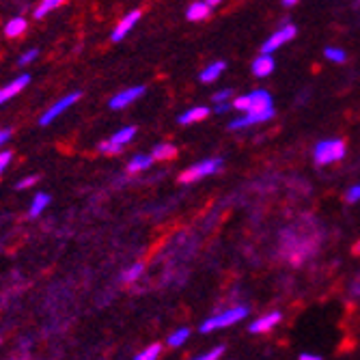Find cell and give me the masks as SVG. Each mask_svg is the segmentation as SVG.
<instances>
[{"label":"cell","mask_w":360,"mask_h":360,"mask_svg":"<svg viewBox=\"0 0 360 360\" xmlns=\"http://www.w3.org/2000/svg\"><path fill=\"white\" fill-rule=\"evenodd\" d=\"M348 147L341 138H328V141H319L313 149V160L317 166H326L332 162H338L345 155Z\"/></svg>","instance_id":"obj_1"},{"label":"cell","mask_w":360,"mask_h":360,"mask_svg":"<svg viewBox=\"0 0 360 360\" xmlns=\"http://www.w3.org/2000/svg\"><path fill=\"white\" fill-rule=\"evenodd\" d=\"M246 315H248V307H233V309H227L223 313H216L214 317L205 319V322L201 324V332H214L220 328L233 326L237 322H242Z\"/></svg>","instance_id":"obj_2"},{"label":"cell","mask_w":360,"mask_h":360,"mask_svg":"<svg viewBox=\"0 0 360 360\" xmlns=\"http://www.w3.org/2000/svg\"><path fill=\"white\" fill-rule=\"evenodd\" d=\"M220 169H223V157H207L203 162H196L190 169H186L182 175H179V182L182 184H194L198 179L216 175Z\"/></svg>","instance_id":"obj_3"},{"label":"cell","mask_w":360,"mask_h":360,"mask_svg":"<svg viewBox=\"0 0 360 360\" xmlns=\"http://www.w3.org/2000/svg\"><path fill=\"white\" fill-rule=\"evenodd\" d=\"M233 108L242 110V112L272 108V95L268 91H252L248 95H239V97L233 99Z\"/></svg>","instance_id":"obj_4"},{"label":"cell","mask_w":360,"mask_h":360,"mask_svg":"<svg viewBox=\"0 0 360 360\" xmlns=\"http://www.w3.org/2000/svg\"><path fill=\"white\" fill-rule=\"evenodd\" d=\"M295 33H298V28H295L293 24H285V26H281V28L274 31V33L266 39L264 46H262V52L274 54L278 48H283L287 42H291V39L295 37Z\"/></svg>","instance_id":"obj_5"},{"label":"cell","mask_w":360,"mask_h":360,"mask_svg":"<svg viewBox=\"0 0 360 360\" xmlns=\"http://www.w3.org/2000/svg\"><path fill=\"white\" fill-rule=\"evenodd\" d=\"M274 117V106L272 108H266V110H252V112H246L242 119H233L229 123V130L235 132V130H244V128H250V126H259V123H266Z\"/></svg>","instance_id":"obj_6"},{"label":"cell","mask_w":360,"mask_h":360,"mask_svg":"<svg viewBox=\"0 0 360 360\" xmlns=\"http://www.w3.org/2000/svg\"><path fill=\"white\" fill-rule=\"evenodd\" d=\"M78 99H80V93H69V95L61 97L54 106H50V108L42 114V119H39V126H50L58 114H63L67 108H71V106L78 102Z\"/></svg>","instance_id":"obj_7"},{"label":"cell","mask_w":360,"mask_h":360,"mask_svg":"<svg viewBox=\"0 0 360 360\" xmlns=\"http://www.w3.org/2000/svg\"><path fill=\"white\" fill-rule=\"evenodd\" d=\"M145 95V87H130L121 93H117L112 99H110V108L112 110H121L126 106H130L132 102H136V99H141Z\"/></svg>","instance_id":"obj_8"},{"label":"cell","mask_w":360,"mask_h":360,"mask_svg":"<svg viewBox=\"0 0 360 360\" xmlns=\"http://www.w3.org/2000/svg\"><path fill=\"white\" fill-rule=\"evenodd\" d=\"M31 83V76L28 74H22V76H17L15 80H11L9 85H5L3 89H0V106L7 104L11 97H15L17 93H22Z\"/></svg>","instance_id":"obj_9"},{"label":"cell","mask_w":360,"mask_h":360,"mask_svg":"<svg viewBox=\"0 0 360 360\" xmlns=\"http://www.w3.org/2000/svg\"><path fill=\"white\" fill-rule=\"evenodd\" d=\"M138 19H141V11H130L123 19H119V24L114 26V31H112V42H121L123 37H128V33L138 24Z\"/></svg>","instance_id":"obj_10"},{"label":"cell","mask_w":360,"mask_h":360,"mask_svg":"<svg viewBox=\"0 0 360 360\" xmlns=\"http://www.w3.org/2000/svg\"><path fill=\"white\" fill-rule=\"evenodd\" d=\"M283 319V315L278 313V311H272V313H268V315H264V317H257L255 322L250 324V332H268V330H272L278 322H281Z\"/></svg>","instance_id":"obj_11"},{"label":"cell","mask_w":360,"mask_h":360,"mask_svg":"<svg viewBox=\"0 0 360 360\" xmlns=\"http://www.w3.org/2000/svg\"><path fill=\"white\" fill-rule=\"evenodd\" d=\"M276 63H274V56L268 52H262V56H257L252 61V74L257 78H268L274 71Z\"/></svg>","instance_id":"obj_12"},{"label":"cell","mask_w":360,"mask_h":360,"mask_svg":"<svg viewBox=\"0 0 360 360\" xmlns=\"http://www.w3.org/2000/svg\"><path fill=\"white\" fill-rule=\"evenodd\" d=\"M212 5L207 3V0H196V3H192L186 11V17L190 19V22H201V19H207L209 13H212Z\"/></svg>","instance_id":"obj_13"},{"label":"cell","mask_w":360,"mask_h":360,"mask_svg":"<svg viewBox=\"0 0 360 360\" xmlns=\"http://www.w3.org/2000/svg\"><path fill=\"white\" fill-rule=\"evenodd\" d=\"M207 117H209V108L207 106H192L184 114H179V123H182V126H190V123L203 121V119H207Z\"/></svg>","instance_id":"obj_14"},{"label":"cell","mask_w":360,"mask_h":360,"mask_svg":"<svg viewBox=\"0 0 360 360\" xmlns=\"http://www.w3.org/2000/svg\"><path fill=\"white\" fill-rule=\"evenodd\" d=\"M227 69V63L225 61H214L209 63L203 71H201V83L209 85V83H216V80L223 76V71Z\"/></svg>","instance_id":"obj_15"},{"label":"cell","mask_w":360,"mask_h":360,"mask_svg":"<svg viewBox=\"0 0 360 360\" xmlns=\"http://www.w3.org/2000/svg\"><path fill=\"white\" fill-rule=\"evenodd\" d=\"M26 28H28V22L24 17H13V19H9V22L5 24V35L9 37V39H15V37H22L24 33H26Z\"/></svg>","instance_id":"obj_16"},{"label":"cell","mask_w":360,"mask_h":360,"mask_svg":"<svg viewBox=\"0 0 360 360\" xmlns=\"http://www.w3.org/2000/svg\"><path fill=\"white\" fill-rule=\"evenodd\" d=\"M155 162V157L153 155H145V153H138L130 160V164H128V173H141V171H147L151 164Z\"/></svg>","instance_id":"obj_17"},{"label":"cell","mask_w":360,"mask_h":360,"mask_svg":"<svg viewBox=\"0 0 360 360\" xmlns=\"http://www.w3.org/2000/svg\"><path fill=\"white\" fill-rule=\"evenodd\" d=\"M65 3H67V0H42V3H39V5L35 7L33 15H35V19H44L50 11H54V9H58V7H63Z\"/></svg>","instance_id":"obj_18"},{"label":"cell","mask_w":360,"mask_h":360,"mask_svg":"<svg viewBox=\"0 0 360 360\" xmlns=\"http://www.w3.org/2000/svg\"><path fill=\"white\" fill-rule=\"evenodd\" d=\"M48 205H50V194H46V192H37L35 198H33V203H31L28 216H31V218H37Z\"/></svg>","instance_id":"obj_19"},{"label":"cell","mask_w":360,"mask_h":360,"mask_svg":"<svg viewBox=\"0 0 360 360\" xmlns=\"http://www.w3.org/2000/svg\"><path fill=\"white\" fill-rule=\"evenodd\" d=\"M151 155H153L155 160H173V157L177 155V149H175L171 143H160V145L153 147Z\"/></svg>","instance_id":"obj_20"},{"label":"cell","mask_w":360,"mask_h":360,"mask_svg":"<svg viewBox=\"0 0 360 360\" xmlns=\"http://www.w3.org/2000/svg\"><path fill=\"white\" fill-rule=\"evenodd\" d=\"M134 136H136V128L128 126V128H121V130H119V132H114V134H112L110 138H112L114 143H119V145H128V143L132 141Z\"/></svg>","instance_id":"obj_21"},{"label":"cell","mask_w":360,"mask_h":360,"mask_svg":"<svg viewBox=\"0 0 360 360\" xmlns=\"http://www.w3.org/2000/svg\"><path fill=\"white\" fill-rule=\"evenodd\" d=\"M188 338H190V330L188 328H179V330H175L171 336H169V345L171 348H182L186 341H188Z\"/></svg>","instance_id":"obj_22"},{"label":"cell","mask_w":360,"mask_h":360,"mask_svg":"<svg viewBox=\"0 0 360 360\" xmlns=\"http://www.w3.org/2000/svg\"><path fill=\"white\" fill-rule=\"evenodd\" d=\"M143 272H145V266H143V264H134L132 268H128V270L121 274V281H123V283H134V281H138V278L143 276Z\"/></svg>","instance_id":"obj_23"},{"label":"cell","mask_w":360,"mask_h":360,"mask_svg":"<svg viewBox=\"0 0 360 360\" xmlns=\"http://www.w3.org/2000/svg\"><path fill=\"white\" fill-rule=\"evenodd\" d=\"M123 147L126 145H119V143H114L112 138H108V141H102L97 145V149L102 151V153H108V155H117V153H121L123 151Z\"/></svg>","instance_id":"obj_24"},{"label":"cell","mask_w":360,"mask_h":360,"mask_svg":"<svg viewBox=\"0 0 360 360\" xmlns=\"http://www.w3.org/2000/svg\"><path fill=\"white\" fill-rule=\"evenodd\" d=\"M324 56L328 58L330 63H345V58H348V54L341 48H332V46H328L324 50Z\"/></svg>","instance_id":"obj_25"},{"label":"cell","mask_w":360,"mask_h":360,"mask_svg":"<svg viewBox=\"0 0 360 360\" xmlns=\"http://www.w3.org/2000/svg\"><path fill=\"white\" fill-rule=\"evenodd\" d=\"M160 354H162V345H160V343H153V345H149L147 350L138 352L136 358H138V360H155V358H160Z\"/></svg>","instance_id":"obj_26"},{"label":"cell","mask_w":360,"mask_h":360,"mask_svg":"<svg viewBox=\"0 0 360 360\" xmlns=\"http://www.w3.org/2000/svg\"><path fill=\"white\" fill-rule=\"evenodd\" d=\"M37 54H39L37 50H28V52H24L22 56L17 58V65H19V67H26V65H31V63L35 61V58H37Z\"/></svg>","instance_id":"obj_27"},{"label":"cell","mask_w":360,"mask_h":360,"mask_svg":"<svg viewBox=\"0 0 360 360\" xmlns=\"http://www.w3.org/2000/svg\"><path fill=\"white\" fill-rule=\"evenodd\" d=\"M223 354H225V345H216L214 350H209V352L201 354L198 358H201V360H216V358H220Z\"/></svg>","instance_id":"obj_28"},{"label":"cell","mask_w":360,"mask_h":360,"mask_svg":"<svg viewBox=\"0 0 360 360\" xmlns=\"http://www.w3.org/2000/svg\"><path fill=\"white\" fill-rule=\"evenodd\" d=\"M231 95H233V91H231V89H223V91H218V93H214V95H212V102H214V104H225Z\"/></svg>","instance_id":"obj_29"},{"label":"cell","mask_w":360,"mask_h":360,"mask_svg":"<svg viewBox=\"0 0 360 360\" xmlns=\"http://www.w3.org/2000/svg\"><path fill=\"white\" fill-rule=\"evenodd\" d=\"M37 184V177L35 175H28V177H24V179H19V182L15 184V188L17 190H26V188H33Z\"/></svg>","instance_id":"obj_30"},{"label":"cell","mask_w":360,"mask_h":360,"mask_svg":"<svg viewBox=\"0 0 360 360\" xmlns=\"http://www.w3.org/2000/svg\"><path fill=\"white\" fill-rule=\"evenodd\" d=\"M345 201H348V203H358V201H360V184H358V186H352V188L345 192Z\"/></svg>","instance_id":"obj_31"},{"label":"cell","mask_w":360,"mask_h":360,"mask_svg":"<svg viewBox=\"0 0 360 360\" xmlns=\"http://www.w3.org/2000/svg\"><path fill=\"white\" fill-rule=\"evenodd\" d=\"M11 157H13V153H11V151H0V175H3V173H5V169L9 166Z\"/></svg>","instance_id":"obj_32"},{"label":"cell","mask_w":360,"mask_h":360,"mask_svg":"<svg viewBox=\"0 0 360 360\" xmlns=\"http://www.w3.org/2000/svg\"><path fill=\"white\" fill-rule=\"evenodd\" d=\"M11 138V130H0V145H5Z\"/></svg>","instance_id":"obj_33"},{"label":"cell","mask_w":360,"mask_h":360,"mask_svg":"<svg viewBox=\"0 0 360 360\" xmlns=\"http://www.w3.org/2000/svg\"><path fill=\"white\" fill-rule=\"evenodd\" d=\"M229 108H233V104H231V106H229L227 102H225V104H218V106H216V112H218V114H223V112H227Z\"/></svg>","instance_id":"obj_34"},{"label":"cell","mask_w":360,"mask_h":360,"mask_svg":"<svg viewBox=\"0 0 360 360\" xmlns=\"http://www.w3.org/2000/svg\"><path fill=\"white\" fill-rule=\"evenodd\" d=\"M300 360H319V356H317V354H309V352H305V354H300Z\"/></svg>","instance_id":"obj_35"},{"label":"cell","mask_w":360,"mask_h":360,"mask_svg":"<svg viewBox=\"0 0 360 360\" xmlns=\"http://www.w3.org/2000/svg\"><path fill=\"white\" fill-rule=\"evenodd\" d=\"M298 3H300V0H283L285 7H293V5H298Z\"/></svg>","instance_id":"obj_36"},{"label":"cell","mask_w":360,"mask_h":360,"mask_svg":"<svg viewBox=\"0 0 360 360\" xmlns=\"http://www.w3.org/2000/svg\"><path fill=\"white\" fill-rule=\"evenodd\" d=\"M207 3H209L212 7H218L220 3H223V0H207Z\"/></svg>","instance_id":"obj_37"},{"label":"cell","mask_w":360,"mask_h":360,"mask_svg":"<svg viewBox=\"0 0 360 360\" xmlns=\"http://www.w3.org/2000/svg\"><path fill=\"white\" fill-rule=\"evenodd\" d=\"M354 250H356V252H358V255H360V242H358V244H356V248H354Z\"/></svg>","instance_id":"obj_38"}]
</instances>
